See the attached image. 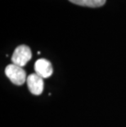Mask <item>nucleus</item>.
<instances>
[{"mask_svg": "<svg viewBox=\"0 0 126 127\" xmlns=\"http://www.w3.org/2000/svg\"><path fill=\"white\" fill-rule=\"evenodd\" d=\"M7 77L16 85H21L26 81V73L22 67L15 64H10L5 68Z\"/></svg>", "mask_w": 126, "mask_h": 127, "instance_id": "1", "label": "nucleus"}, {"mask_svg": "<svg viewBox=\"0 0 126 127\" xmlns=\"http://www.w3.org/2000/svg\"><path fill=\"white\" fill-rule=\"evenodd\" d=\"M32 58L31 50L28 46L20 45L16 48L12 56V64L23 67Z\"/></svg>", "mask_w": 126, "mask_h": 127, "instance_id": "2", "label": "nucleus"}, {"mask_svg": "<svg viewBox=\"0 0 126 127\" xmlns=\"http://www.w3.org/2000/svg\"><path fill=\"white\" fill-rule=\"evenodd\" d=\"M29 90L34 95H40L44 90V78L36 73L29 75L26 80Z\"/></svg>", "mask_w": 126, "mask_h": 127, "instance_id": "3", "label": "nucleus"}, {"mask_svg": "<svg viewBox=\"0 0 126 127\" xmlns=\"http://www.w3.org/2000/svg\"><path fill=\"white\" fill-rule=\"evenodd\" d=\"M34 71L37 75H39L44 79H46L52 75L53 69L49 61H48L47 59L41 58L37 60L36 63H34Z\"/></svg>", "mask_w": 126, "mask_h": 127, "instance_id": "4", "label": "nucleus"}, {"mask_svg": "<svg viewBox=\"0 0 126 127\" xmlns=\"http://www.w3.org/2000/svg\"><path fill=\"white\" fill-rule=\"evenodd\" d=\"M74 4L88 7H99L105 4L106 0H69Z\"/></svg>", "mask_w": 126, "mask_h": 127, "instance_id": "5", "label": "nucleus"}]
</instances>
